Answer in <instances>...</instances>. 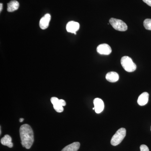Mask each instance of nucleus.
I'll use <instances>...</instances> for the list:
<instances>
[{"mask_svg":"<svg viewBox=\"0 0 151 151\" xmlns=\"http://www.w3.org/2000/svg\"><path fill=\"white\" fill-rule=\"evenodd\" d=\"M19 133L22 145L26 149L30 148L34 141V133L31 127L28 124H24L20 128Z\"/></svg>","mask_w":151,"mask_h":151,"instance_id":"1","label":"nucleus"},{"mask_svg":"<svg viewBox=\"0 0 151 151\" xmlns=\"http://www.w3.org/2000/svg\"><path fill=\"white\" fill-rule=\"evenodd\" d=\"M121 62L122 67L127 72H132L137 69V65L129 57H123L121 59Z\"/></svg>","mask_w":151,"mask_h":151,"instance_id":"2","label":"nucleus"},{"mask_svg":"<svg viewBox=\"0 0 151 151\" xmlns=\"http://www.w3.org/2000/svg\"><path fill=\"white\" fill-rule=\"evenodd\" d=\"M126 129L124 128H121L118 130L111 139V145L114 146L119 145L126 137Z\"/></svg>","mask_w":151,"mask_h":151,"instance_id":"3","label":"nucleus"},{"mask_svg":"<svg viewBox=\"0 0 151 151\" xmlns=\"http://www.w3.org/2000/svg\"><path fill=\"white\" fill-rule=\"evenodd\" d=\"M109 22L113 28L119 31H126L128 29L127 25L122 20L111 18L109 20Z\"/></svg>","mask_w":151,"mask_h":151,"instance_id":"4","label":"nucleus"},{"mask_svg":"<svg viewBox=\"0 0 151 151\" xmlns=\"http://www.w3.org/2000/svg\"><path fill=\"white\" fill-rule=\"evenodd\" d=\"M51 102L56 112L58 113L63 112V106H65L66 105V103L64 100L61 99L59 100L56 97H52L51 98Z\"/></svg>","mask_w":151,"mask_h":151,"instance_id":"5","label":"nucleus"},{"mask_svg":"<svg viewBox=\"0 0 151 151\" xmlns=\"http://www.w3.org/2000/svg\"><path fill=\"white\" fill-rule=\"evenodd\" d=\"M97 51L99 54L108 55L112 52L111 47L107 44H103L98 45L97 47Z\"/></svg>","mask_w":151,"mask_h":151,"instance_id":"6","label":"nucleus"},{"mask_svg":"<svg viewBox=\"0 0 151 151\" xmlns=\"http://www.w3.org/2000/svg\"><path fill=\"white\" fill-rule=\"evenodd\" d=\"M80 28V24L77 22L70 21L66 25V30L68 32L74 33L76 35V32Z\"/></svg>","mask_w":151,"mask_h":151,"instance_id":"7","label":"nucleus"},{"mask_svg":"<svg viewBox=\"0 0 151 151\" xmlns=\"http://www.w3.org/2000/svg\"><path fill=\"white\" fill-rule=\"evenodd\" d=\"M95 112L97 114L101 113L104 110V102L102 99L99 98H96L93 101Z\"/></svg>","mask_w":151,"mask_h":151,"instance_id":"8","label":"nucleus"},{"mask_svg":"<svg viewBox=\"0 0 151 151\" xmlns=\"http://www.w3.org/2000/svg\"><path fill=\"white\" fill-rule=\"evenodd\" d=\"M50 19H51V16L49 14H47L45 15L41 19L39 25L41 29H45L48 27Z\"/></svg>","mask_w":151,"mask_h":151,"instance_id":"9","label":"nucleus"},{"mask_svg":"<svg viewBox=\"0 0 151 151\" xmlns=\"http://www.w3.org/2000/svg\"><path fill=\"white\" fill-rule=\"evenodd\" d=\"M149 94L147 92H143L139 96L137 103L140 106H144L146 105L148 102Z\"/></svg>","mask_w":151,"mask_h":151,"instance_id":"10","label":"nucleus"},{"mask_svg":"<svg viewBox=\"0 0 151 151\" xmlns=\"http://www.w3.org/2000/svg\"><path fill=\"white\" fill-rule=\"evenodd\" d=\"M119 78V76L118 73L114 71L108 72L106 75V79L107 81L112 83L118 81Z\"/></svg>","mask_w":151,"mask_h":151,"instance_id":"11","label":"nucleus"},{"mask_svg":"<svg viewBox=\"0 0 151 151\" xmlns=\"http://www.w3.org/2000/svg\"><path fill=\"white\" fill-rule=\"evenodd\" d=\"M1 142L3 145L6 146L9 148H12L13 146V144L12 142V139L10 136L9 135H6L1 138Z\"/></svg>","mask_w":151,"mask_h":151,"instance_id":"12","label":"nucleus"},{"mask_svg":"<svg viewBox=\"0 0 151 151\" xmlns=\"http://www.w3.org/2000/svg\"><path fill=\"white\" fill-rule=\"evenodd\" d=\"M19 4L17 1L16 0L11 1L7 4V11L9 12H12L16 11L19 9Z\"/></svg>","mask_w":151,"mask_h":151,"instance_id":"13","label":"nucleus"},{"mask_svg":"<svg viewBox=\"0 0 151 151\" xmlns=\"http://www.w3.org/2000/svg\"><path fill=\"white\" fill-rule=\"evenodd\" d=\"M80 143L75 142L66 146L61 151H77L80 147Z\"/></svg>","mask_w":151,"mask_h":151,"instance_id":"14","label":"nucleus"},{"mask_svg":"<svg viewBox=\"0 0 151 151\" xmlns=\"http://www.w3.org/2000/svg\"><path fill=\"white\" fill-rule=\"evenodd\" d=\"M144 26L146 29L151 30V19H147L145 20Z\"/></svg>","mask_w":151,"mask_h":151,"instance_id":"15","label":"nucleus"},{"mask_svg":"<svg viewBox=\"0 0 151 151\" xmlns=\"http://www.w3.org/2000/svg\"><path fill=\"white\" fill-rule=\"evenodd\" d=\"M140 150L141 151H149V149L148 147L147 146H146V145H142L140 146Z\"/></svg>","mask_w":151,"mask_h":151,"instance_id":"16","label":"nucleus"},{"mask_svg":"<svg viewBox=\"0 0 151 151\" xmlns=\"http://www.w3.org/2000/svg\"><path fill=\"white\" fill-rule=\"evenodd\" d=\"M142 1L151 7V0H142Z\"/></svg>","mask_w":151,"mask_h":151,"instance_id":"17","label":"nucleus"},{"mask_svg":"<svg viewBox=\"0 0 151 151\" xmlns=\"http://www.w3.org/2000/svg\"><path fill=\"white\" fill-rule=\"evenodd\" d=\"M3 9V4L2 3L0 4V12H1Z\"/></svg>","mask_w":151,"mask_h":151,"instance_id":"18","label":"nucleus"},{"mask_svg":"<svg viewBox=\"0 0 151 151\" xmlns=\"http://www.w3.org/2000/svg\"><path fill=\"white\" fill-rule=\"evenodd\" d=\"M24 120V119H23V118H21V119H19V122H23Z\"/></svg>","mask_w":151,"mask_h":151,"instance_id":"19","label":"nucleus"},{"mask_svg":"<svg viewBox=\"0 0 151 151\" xmlns=\"http://www.w3.org/2000/svg\"><path fill=\"white\" fill-rule=\"evenodd\" d=\"M93 110H95V108H94V107L93 108Z\"/></svg>","mask_w":151,"mask_h":151,"instance_id":"20","label":"nucleus"},{"mask_svg":"<svg viewBox=\"0 0 151 151\" xmlns=\"http://www.w3.org/2000/svg\"></svg>","mask_w":151,"mask_h":151,"instance_id":"21","label":"nucleus"}]
</instances>
